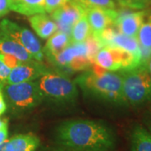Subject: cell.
I'll use <instances>...</instances> for the list:
<instances>
[{
  "instance_id": "obj_1",
  "label": "cell",
  "mask_w": 151,
  "mask_h": 151,
  "mask_svg": "<svg viewBox=\"0 0 151 151\" xmlns=\"http://www.w3.org/2000/svg\"><path fill=\"white\" fill-rule=\"evenodd\" d=\"M56 143L74 151H111L115 147L113 131L102 122L86 119L67 120L55 129Z\"/></svg>"
},
{
  "instance_id": "obj_2",
  "label": "cell",
  "mask_w": 151,
  "mask_h": 151,
  "mask_svg": "<svg viewBox=\"0 0 151 151\" xmlns=\"http://www.w3.org/2000/svg\"><path fill=\"white\" fill-rule=\"evenodd\" d=\"M75 82L87 96L117 106L128 105L124 94L121 74L92 64L91 68L76 78Z\"/></svg>"
},
{
  "instance_id": "obj_3",
  "label": "cell",
  "mask_w": 151,
  "mask_h": 151,
  "mask_svg": "<svg viewBox=\"0 0 151 151\" xmlns=\"http://www.w3.org/2000/svg\"><path fill=\"white\" fill-rule=\"evenodd\" d=\"M123 90L128 104L141 106L151 101V76L147 64L121 71Z\"/></svg>"
},
{
  "instance_id": "obj_4",
  "label": "cell",
  "mask_w": 151,
  "mask_h": 151,
  "mask_svg": "<svg viewBox=\"0 0 151 151\" xmlns=\"http://www.w3.org/2000/svg\"><path fill=\"white\" fill-rule=\"evenodd\" d=\"M44 99L56 103H70L76 101L78 90L75 81L60 72L49 70L36 80Z\"/></svg>"
},
{
  "instance_id": "obj_5",
  "label": "cell",
  "mask_w": 151,
  "mask_h": 151,
  "mask_svg": "<svg viewBox=\"0 0 151 151\" xmlns=\"http://www.w3.org/2000/svg\"><path fill=\"white\" fill-rule=\"evenodd\" d=\"M3 92L11 108L19 113L32 110L44 100L36 81L5 84L3 87Z\"/></svg>"
},
{
  "instance_id": "obj_6",
  "label": "cell",
  "mask_w": 151,
  "mask_h": 151,
  "mask_svg": "<svg viewBox=\"0 0 151 151\" xmlns=\"http://www.w3.org/2000/svg\"><path fill=\"white\" fill-rule=\"evenodd\" d=\"M49 60L59 69L71 72L88 70L93 64L89 58L85 41L70 44L67 48Z\"/></svg>"
},
{
  "instance_id": "obj_7",
  "label": "cell",
  "mask_w": 151,
  "mask_h": 151,
  "mask_svg": "<svg viewBox=\"0 0 151 151\" xmlns=\"http://www.w3.org/2000/svg\"><path fill=\"white\" fill-rule=\"evenodd\" d=\"M94 64L109 71L129 70L143 64L141 59L123 49L103 46L95 56Z\"/></svg>"
},
{
  "instance_id": "obj_8",
  "label": "cell",
  "mask_w": 151,
  "mask_h": 151,
  "mask_svg": "<svg viewBox=\"0 0 151 151\" xmlns=\"http://www.w3.org/2000/svg\"><path fill=\"white\" fill-rule=\"evenodd\" d=\"M0 34L20 44L31 55L34 60L38 61L43 60L44 54L41 45L35 35L25 27L9 19H3L0 23Z\"/></svg>"
},
{
  "instance_id": "obj_9",
  "label": "cell",
  "mask_w": 151,
  "mask_h": 151,
  "mask_svg": "<svg viewBox=\"0 0 151 151\" xmlns=\"http://www.w3.org/2000/svg\"><path fill=\"white\" fill-rule=\"evenodd\" d=\"M49 69L42 61L31 60L23 62L20 65L11 69L8 76L6 84H16L26 81H36L45 73L48 72Z\"/></svg>"
},
{
  "instance_id": "obj_10",
  "label": "cell",
  "mask_w": 151,
  "mask_h": 151,
  "mask_svg": "<svg viewBox=\"0 0 151 151\" xmlns=\"http://www.w3.org/2000/svg\"><path fill=\"white\" fill-rule=\"evenodd\" d=\"M85 13L86 11L75 1L69 0L64 5L51 13V19L57 24L58 30L70 35L76 22Z\"/></svg>"
},
{
  "instance_id": "obj_11",
  "label": "cell",
  "mask_w": 151,
  "mask_h": 151,
  "mask_svg": "<svg viewBox=\"0 0 151 151\" xmlns=\"http://www.w3.org/2000/svg\"><path fill=\"white\" fill-rule=\"evenodd\" d=\"M147 12L140 11H123L118 12L113 26L116 27L118 31L130 37L137 38L144 19Z\"/></svg>"
},
{
  "instance_id": "obj_12",
  "label": "cell",
  "mask_w": 151,
  "mask_h": 151,
  "mask_svg": "<svg viewBox=\"0 0 151 151\" xmlns=\"http://www.w3.org/2000/svg\"><path fill=\"white\" fill-rule=\"evenodd\" d=\"M86 14L92 35L95 37H98L104 29L113 25L118 16L115 9H90L86 11Z\"/></svg>"
},
{
  "instance_id": "obj_13",
  "label": "cell",
  "mask_w": 151,
  "mask_h": 151,
  "mask_svg": "<svg viewBox=\"0 0 151 151\" xmlns=\"http://www.w3.org/2000/svg\"><path fill=\"white\" fill-rule=\"evenodd\" d=\"M39 137L32 133L17 134L5 142L7 151H35L40 145Z\"/></svg>"
},
{
  "instance_id": "obj_14",
  "label": "cell",
  "mask_w": 151,
  "mask_h": 151,
  "mask_svg": "<svg viewBox=\"0 0 151 151\" xmlns=\"http://www.w3.org/2000/svg\"><path fill=\"white\" fill-rule=\"evenodd\" d=\"M29 23L37 35L42 39H48L58 30L55 22L45 13L29 16Z\"/></svg>"
},
{
  "instance_id": "obj_15",
  "label": "cell",
  "mask_w": 151,
  "mask_h": 151,
  "mask_svg": "<svg viewBox=\"0 0 151 151\" xmlns=\"http://www.w3.org/2000/svg\"><path fill=\"white\" fill-rule=\"evenodd\" d=\"M71 44L70 35L66 33L57 30L50 37L48 38V40L45 45L42 49L44 56L45 55L47 58L50 59L55 55L59 54L65 48H67Z\"/></svg>"
},
{
  "instance_id": "obj_16",
  "label": "cell",
  "mask_w": 151,
  "mask_h": 151,
  "mask_svg": "<svg viewBox=\"0 0 151 151\" xmlns=\"http://www.w3.org/2000/svg\"><path fill=\"white\" fill-rule=\"evenodd\" d=\"M132 151H151V134L140 124H135L130 131Z\"/></svg>"
},
{
  "instance_id": "obj_17",
  "label": "cell",
  "mask_w": 151,
  "mask_h": 151,
  "mask_svg": "<svg viewBox=\"0 0 151 151\" xmlns=\"http://www.w3.org/2000/svg\"><path fill=\"white\" fill-rule=\"evenodd\" d=\"M9 9L25 16L44 14L45 0H9Z\"/></svg>"
},
{
  "instance_id": "obj_18",
  "label": "cell",
  "mask_w": 151,
  "mask_h": 151,
  "mask_svg": "<svg viewBox=\"0 0 151 151\" xmlns=\"http://www.w3.org/2000/svg\"><path fill=\"white\" fill-rule=\"evenodd\" d=\"M0 52L16 57L22 62L33 60L31 55L20 44L13 39L0 34Z\"/></svg>"
},
{
  "instance_id": "obj_19",
  "label": "cell",
  "mask_w": 151,
  "mask_h": 151,
  "mask_svg": "<svg viewBox=\"0 0 151 151\" xmlns=\"http://www.w3.org/2000/svg\"><path fill=\"white\" fill-rule=\"evenodd\" d=\"M91 34V27L86 17V14L85 13L76 22V24L71 29L70 34L71 44L84 42Z\"/></svg>"
},
{
  "instance_id": "obj_20",
  "label": "cell",
  "mask_w": 151,
  "mask_h": 151,
  "mask_svg": "<svg viewBox=\"0 0 151 151\" xmlns=\"http://www.w3.org/2000/svg\"><path fill=\"white\" fill-rule=\"evenodd\" d=\"M141 48L151 50V14H146L137 35Z\"/></svg>"
},
{
  "instance_id": "obj_21",
  "label": "cell",
  "mask_w": 151,
  "mask_h": 151,
  "mask_svg": "<svg viewBox=\"0 0 151 151\" xmlns=\"http://www.w3.org/2000/svg\"><path fill=\"white\" fill-rule=\"evenodd\" d=\"M86 11L90 9H115L116 4L114 0H73Z\"/></svg>"
},
{
  "instance_id": "obj_22",
  "label": "cell",
  "mask_w": 151,
  "mask_h": 151,
  "mask_svg": "<svg viewBox=\"0 0 151 151\" xmlns=\"http://www.w3.org/2000/svg\"><path fill=\"white\" fill-rule=\"evenodd\" d=\"M120 5L132 9H143L151 4V0H117Z\"/></svg>"
},
{
  "instance_id": "obj_23",
  "label": "cell",
  "mask_w": 151,
  "mask_h": 151,
  "mask_svg": "<svg viewBox=\"0 0 151 151\" xmlns=\"http://www.w3.org/2000/svg\"><path fill=\"white\" fill-rule=\"evenodd\" d=\"M68 1L69 0H45V13L51 14L66 4Z\"/></svg>"
},
{
  "instance_id": "obj_24",
  "label": "cell",
  "mask_w": 151,
  "mask_h": 151,
  "mask_svg": "<svg viewBox=\"0 0 151 151\" xmlns=\"http://www.w3.org/2000/svg\"><path fill=\"white\" fill-rule=\"evenodd\" d=\"M0 60L4 65H7L8 67H9L10 69H13V68L16 67L17 65H20L21 63H23L19 60L17 59L16 57L9 55L3 54L1 52H0Z\"/></svg>"
},
{
  "instance_id": "obj_25",
  "label": "cell",
  "mask_w": 151,
  "mask_h": 151,
  "mask_svg": "<svg viewBox=\"0 0 151 151\" xmlns=\"http://www.w3.org/2000/svg\"><path fill=\"white\" fill-rule=\"evenodd\" d=\"M10 70L11 69L9 67H8L0 60V85L1 86H4L6 84Z\"/></svg>"
},
{
  "instance_id": "obj_26",
  "label": "cell",
  "mask_w": 151,
  "mask_h": 151,
  "mask_svg": "<svg viewBox=\"0 0 151 151\" xmlns=\"http://www.w3.org/2000/svg\"><path fill=\"white\" fill-rule=\"evenodd\" d=\"M9 10V0H0V18L7 14Z\"/></svg>"
},
{
  "instance_id": "obj_27",
  "label": "cell",
  "mask_w": 151,
  "mask_h": 151,
  "mask_svg": "<svg viewBox=\"0 0 151 151\" xmlns=\"http://www.w3.org/2000/svg\"><path fill=\"white\" fill-rule=\"evenodd\" d=\"M8 134H9L8 126L0 129V145L4 143L8 139Z\"/></svg>"
},
{
  "instance_id": "obj_28",
  "label": "cell",
  "mask_w": 151,
  "mask_h": 151,
  "mask_svg": "<svg viewBox=\"0 0 151 151\" xmlns=\"http://www.w3.org/2000/svg\"><path fill=\"white\" fill-rule=\"evenodd\" d=\"M145 124L146 126H147V129L149 130V132L151 134V111L146 116Z\"/></svg>"
},
{
  "instance_id": "obj_29",
  "label": "cell",
  "mask_w": 151,
  "mask_h": 151,
  "mask_svg": "<svg viewBox=\"0 0 151 151\" xmlns=\"http://www.w3.org/2000/svg\"><path fill=\"white\" fill-rule=\"evenodd\" d=\"M6 110H7V104H6L5 100L4 99L0 100V116L5 113Z\"/></svg>"
},
{
  "instance_id": "obj_30",
  "label": "cell",
  "mask_w": 151,
  "mask_h": 151,
  "mask_svg": "<svg viewBox=\"0 0 151 151\" xmlns=\"http://www.w3.org/2000/svg\"><path fill=\"white\" fill-rule=\"evenodd\" d=\"M8 126V119H0V129Z\"/></svg>"
},
{
  "instance_id": "obj_31",
  "label": "cell",
  "mask_w": 151,
  "mask_h": 151,
  "mask_svg": "<svg viewBox=\"0 0 151 151\" xmlns=\"http://www.w3.org/2000/svg\"><path fill=\"white\" fill-rule=\"evenodd\" d=\"M43 151H74L69 150V149H62V148H59V149H50V150H46Z\"/></svg>"
},
{
  "instance_id": "obj_32",
  "label": "cell",
  "mask_w": 151,
  "mask_h": 151,
  "mask_svg": "<svg viewBox=\"0 0 151 151\" xmlns=\"http://www.w3.org/2000/svg\"><path fill=\"white\" fill-rule=\"evenodd\" d=\"M147 69L149 70V73H150V75L151 76V55L148 60V61H147Z\"/></svg>"
},
{
  "instance_id": "obj_33",
  "label": "cell",
  "mask_w": 151,
  "mask_h": 151,
  "mask_svg": "<svg viewBox=\"0 0 151 151\" xmlns=\"http://www.w3.org/2000/svg\"><path fill=\"white\" fill-rule=\"evenodd\" d=\"M5 142H6V141H5ZM5 142L0 145V151H7V150H6Z\"/></svg>"
},
{
  "instance_id": "obj_34",
  "label": "cell",
  "mask_w": 151,
  "mask_h": 151,
  "mask_svg": "<svg viewBox=\"0 0 151 151\" xmlns=\"http://www.w3.org/2000/svg\"><path fill=\"white\" fill-rule=\"evenodd\" d=\"M3 87H4V86L0 85V100L4 99V92H3Z\"/></svg>"
}]
</instances>
